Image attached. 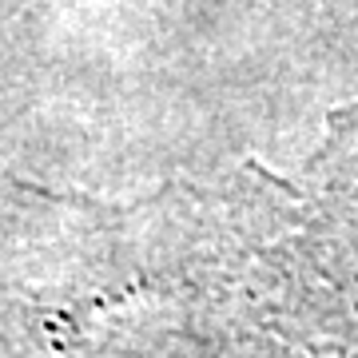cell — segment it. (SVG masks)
Returning a JSON list of instances; mask_svg holds the SVG:
<instances>
[]
</instances>
